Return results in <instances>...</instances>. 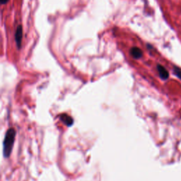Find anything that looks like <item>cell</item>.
<instances>
[{
	"mask_svg": "<svg viewBox=\"0 0 181 181\" xmlns=\"http://www.w3.org/2000/svg\"><path fill=\"white\" fill-rule=\"evenodd\" d=\"M16 136V132L14 129L10 128L6 132L5 138L3 143V153L4 157H9L10 156L12 148Z\"/></svg>",
	"mask_w": 181,
	"mask_h": 181,
	"instance_id": "6da1fadb",
	"label": "cell"
},
{
	"mask_svg": "<svg viewBox=\"0 0 181 181\" xmlns=\"http://www.w3.org/2000/svg\"><path fill=\"white\" fill-rule=\"evenodd\" d=\"M22 37H23L22 26L19 25L17 28H16V30L15 32V41H16V45H17V48L18 49H20L21 46H22Z\"/></svg>",
	"mask_w": 181,
	"mask_h": 181,
	"instance_id": "7a4b0ae2",
	"label": "cell"
},
{
	"mask_svg": "<svg viewBox=\"0 0 181 181\" xmlns=\"http://www.w3.org/2000/svg\"><path fill=\"white\" fill-rule=\"evenodd\" d=\"M156 68L157 71L159 72L160 78L163 80H167L168 79L169 73L168 72V70H167L163 66H162L161 65H157Z\"/></svg>",
	"mask_w": 181,
	"mask_h": 181,
	"instance_id": "3957f363",
	"label": "cell"
},
{
	"mask_svg": "<svg viewBox=\"0 0 181 181\" xmlns=\"http://www.w3.org/2000/svg\"><path fill=\"white\" fill-rule=\"evenodd\" d=\"M130 55L135 59H140L143 56V52L137 47H133L130 49Z\"/></svg>",
	"mask_w": 181,
	"mask_h": 181,
	"instance_id": "277c9868",
	"label": "cell"
},
{
	"mask_svg": "<svg viewBox=\"0 0 181 181\" xmlns=\"http://www.w3.org/2000/svg\"><path fill=\"white\" fill-rule=\"evenodd\" d=\"M60 118L67 126H71L73 124V119L71 117L66 114H62L60 116Z\"/></svg>",
	"mask_w": 181,
	"mask_h": 181,
	"instance_id": "5b68a950",
	"label": "cell"
},
{
	"mask_svg": "<svg viewBox=\"0 0 181 181\" xmlns=\"http://www.w3.org/2000/svg\"><path fill=\"white\" fill-rule=\"evenodd\" d=\"M173 74L175 75L178 78H179L181 80V69L179 67L174 66L173 67Z\"/></svg>",
	"mask_w": 181,
	"mask_h": 181,
	"instance_id": "8992f818",
	"label": "cell"
},
{
	"mask_svg": "<svg viewBox=\"0 0 181 181\" xmlns=\"http://www.w3.org/2000/svg\"><path fill=\"white\" fill-rule=\"evenodd\" d=\"M9 2V0H0V2H1V4L4 5V4H6Z\"/></svg>",
	"mask_w": 181,
	"mask_h": 181,
	"instance_id": "52a82bcc",
	"label": "cell"
}]
</instances>
